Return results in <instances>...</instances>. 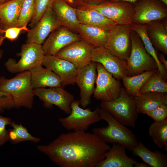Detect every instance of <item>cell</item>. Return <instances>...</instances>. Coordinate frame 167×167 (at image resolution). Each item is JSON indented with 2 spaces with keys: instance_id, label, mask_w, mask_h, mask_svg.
<instances>
[{
  "instance_id": "6da1fadb",
  "label": "cell",
  "mask_w": 167,
  "mask_h": 167,
  "mask_svg": "<svg viewBox=\"0 0 167 167\" xmlns=\"http://www.w3.org/2000/svg\"><path fill=\"white\" fill-rule=\"evenodd\" d=\"M110 147L92 132L77 131L62 133L37 149L60 167H95Z\"/></svg>"
},
{
  "instance_id": "7a4b0ae2",
  "label": "cell",
  "mask_w": 167,
  "mask_h": 167,
  "mask_svg": "<svg viewBox=\"0 0 167 167\" xmlns=\"http://www.w3.org/2000/svg\"><path fill=\"white\" fill-rule=\"evenodd\" d=\"M98 109L101 118L106 122L108 125L93 128L92 133L106 143L122 145L129 151L137 144L139 142L131 131L117 121L108 112L100 107Z\"/></svg>"
},
{
  "instance_id": "3957f363",
  "label": "cell",
  "mask_w": 167,
  "mask_h": 167,
  "mask_svg": "<svg viewBox=\"0 0 167 167\" xmlns=\"http://www.w3.org/2000/svg\"><path fill=\"white\" fill-rule=\"evenodd\" d=\"M0 91L11 96L14 108H32L35 96L31 85L29 71L19 73L10 79L3 76L0 77Z\"/></svg>"
},
{
  "instance_id": "277c9868",
  "label": "cell",
  "mask_w": 167,
  "mask_h": 167,
  "mask_svg": "<svg viewBox=\"0 0 167 167\" xmlns=\"http://www.w3.org/2000/svg\"><path fill=\"white\" fill-rule=\"evenodd\" d=\"M100 108L109 113L123 125L133 128L139 118L134 97L129 95L122 87L119 96L109 101L101 102Z\"/></svg>"
},
{
  "instance_id": "5b68a950",
  "label": "cell",
  "mask_w": 167,
  "mask_h": 167,
  "mask_svg": "<svg viewBox=\"0 0 167 167\" xmlns=\"http://www.w3.org/2000/svg\"><path fill=\"white\" fill-rule=\"evenodd\" d=\"M77 8L95 9L119 25L133 23L135 13L134 3L125 1H109L92 4L82 3Z\"/></svg>"
},
{
  "instance_id": "8992f818",
  "label": "cell",
  "mask_w": 167,
  "mask_h": 167,
  "mask_svg": "<svg viewBox=\"0 0 167 167\" xmlns=\"http://www.w3.org/2000/svg\"><path fill=\"white\" fill-rule=\"evenodd\" d=\"M131 50L127 61L128 76H132L144 71L158 69L153 58L147 52L137 33L132 30L131 32Z\"/></svg>"
},
{
  "instance_id": "52a82bcc",
  "label": "cell",
  "mask_w": 167,
  "mask_h": 167,
  "mask_svg": "<svg viewBox=\"0 0 167 167\" xmlns=\"http://www.w3.org/2000/svg\"><path fill=\"white\" fill-rule=\"evenodd\" d=\"M79 105V100L74 99L70 105L71 112L69 116L58 118L59 122L66 130L85 131L90 125L101 120L98 107L92 111L90 108H83Z\"/></svg>"
},
{
  "instance_id": "ba28073f",
  "label": "cell",
  "mask_w": 167,
  "mask_h": 167,
  "mask_svg": "<svg viewBox=\"0 0 167 167\" xmlns=\"http://www.w3.org/2000/svg\"><path fill=\"white\" fill-rule=\"evenodd\" d=\"M19 55L20 58L18 62L11 58L5 63L4 66L9 72L19 73L42 65L45 56L41 45L28 42L22 45Z\"/></svg>"
},
{
  "instance_id": "9c48e42d",
  "label": "cell",
  "mask_w": 167,
  "mask_h": 167,
  "mask_svg": "<svg viewBox=\"0 0 167 167\" xmlns=\"http://www.w3.org/2000/svg\"><path fill=\"white\" fill-rule=\"evenodd\" d=\"M130 25H117L109 31L105 47L120 59L127 61L131 50Z\"/></svg>"
},
{
  "instance_id": "30bf717a",
  "label": "cell",
  "mask_w": 167,
  "mask_h": 167,
  "mask_svg": "<svg viewBox=\"0 0 167 167\" xmlns=\"http://www.w3.org/2000/svg\"><path fill=\"white\" fill-rule=\"evenodd\" d=\"M97 77L93 97L101 101H109L119 96L122 87L120 83L100 63L96 62Z\"/></svg>"
},
{
  "instance_id": "8fae6325",
  "label": "cell",
  "mask_w": 167,
  "mask_h": 167,
  "mask_svg": "<svg viewBox=\"0 0 167 167\" xmlns=\"http://www.w3.org/2000/svg\"><path fill=\"white\" fill-rule=\"evenodd\" d=\"M133 23L147 24L166 19V5L158 0H138L134 3Z\"/></svg>"
},
{
  "instance_id": "7c38bea8",
  "label": "cell",
  "mask_w": 167,
  "mask_h": 167,
  "mask_svg": "<svg viewBox=\"0 0 167 167\" xmlns=\"http://www.w3.org/2000/svg\"><path fill=\"white\" fill-rule=\"evenodd\" d=\"M62 26L52 6L45 11L38 23L27 32L26 42L41 45L54 30Z\"/></svg>"
},
{
  "instance_id": "4fadbf2b",
  "label": "cell",
  "mask_w": 167,
  "mask_h": 167,
  "mask_svg": "<svg viewBox=\"0 0 167 167\" xmlns=\"http://www.w3.org/2000/svg\"><path fill=\"white\" fill-rule=\"evenodd\" d=\"M33 93L35 96L43 101L45 108H50L55 105L66 114H70V105L74 100V96L63 87L37 88L33 89Z\"/></svg>"
},
{
  "instance_id": "5bb4252c",
  "label": "cell",
  "mask_w": 167,
  "mask_h": 167,
  "mask_svg": "<svg viewBox=\"0 0 167 167\" xmlns=\"http://www.w3.org/2000/svg\"><path fill=\"white\" fill-rule=\"evenodd\" d=\"M91 61L101 64L116 79H121L128 75L127 61L114 55L105 47H94Z\"/></svg>"
},
{
  "instance_id": "9a60e30c",
  "label": "cell",
  "mask_w": 167,
  "mask_h": 167,
  "mask_svg": "<svg viewBox=\"0 0 167 167\" xmlns=\"http://www.w3.org/2000/svg\"><path fill=\"white\" fill-rule=\"evenodd\" d=\"M94 47L82 39L65 47L55 56L71 62L78 69L91 62L92 52Z\"/></svg>"
},
{
  "instance_id": "2e32d148",
  "label": "cell",
  "mask_w": 167,
  "mask_h": 167,
  "mask_svg": "<svg viewBox=\"0 0 167 167\" xmlns=\"http://www.w3.org/2000/svg\"><path fill=\"white\" fill-rule=\"evenodd\" d=\"M96 62L92 61L88 65L78 70L75 83L80 90V105L86 108L91 103V97L95 89L97 77Z\"/></svg>"
},
{
  "instance_id": "e0dca14e",
  "label": "cell",
  "mask_w": 167,
  "mask_h": 167,
  "mask_svg": "<svg viewBox=\"0 0 167 167\" xmlns=\"http://www.w3.org/2000/svg\"><path fill=\"white\" fill-rule=\"evenodd\" d=\"M82 40L79 34L62 26L53 31L42 45L45 55H55L62 49Z\"/></svg>"
},
{
  "instance_id": "ac0fdd59",
  "label": "cell",
  "mask_w": 167,
  "mask_h": 167,
  "mask_svg": "<svg viewBox=\"0 0 167 167\" xmlns=\"http://www.w3.org/2000/svg\"><path fill=\"white\" fill-rule=\"evenodd\" d=\"M42 66L54 72L59 78L62 87L75 83L78 69L72 63L55 55H45Z\"/></svg>"
},
{
  "instance_id": "d6986e66",
  "label": "cell",
  "mask_w": 167,
  "mask_h": 167,
  "mask_svg": "<svg viewBox=\"0 0 167 167\" xmlns=\"http://www.w3.org/2000/svg\"><path fill=\"white\" fill-rule=\"evenodd\" d=\"M126 149L122 145L113 143L105 153V158L95 167H133L137 161L129 157L126 152Z\"/></svg>"
},
{
  "instance_id": "ffe728a7",
  "label": "cell",
  "mask_w": 167,
  "mask_h": 167,
  "mask_svg": "<svg viewBox=\"0 0 167 167\" xmlns=\"http://www.w3.org/2000/svg\"><path fill=\"white\" fill-rule=\"evenodd\" d=\"M31 83L33 89L46 87H62L59 78L50 70L43 67L42 65L36 66L29 70Z\"/></svg>"
},
{
  "instance_id": "44dd1931",
  "label": "cell",
  "mask_w": 167,
  "mask_h": 167,
  "mask_svg": "<svg viewBox=\"0 0 167 167\" xmlns=\"http://www.w3.org/2000/svg\"><path fill=\"white\" fill-rule=\"evenodd\" d=\"M147 24V34L154 48L167 55L166 19L150 22Z\"/></svg>"
},
{
  "instance_id": "7402d4cb",
  "label": "cell",
  "mask_w": 167,
  "mask_h": 167,
  "mask_svg": "<svg viewBox=\"0 0 167 167\" xmlns=\"http://www.w3.org/2000/svg\"><path fill=\"white\" fill-rule=\"evenodd\" d=\"M80 24L96 27L109 31L117 24L96 10L91 8H77Z\"/></svg>"
},
{
  "instance_id": "603a6c76",
  "label": "cell",
  "mask_w": 167,
  "mask_h": 167,
  "mask_svg": "<svg viewBox=\"0 0 167 167\" xmlns=\"http://www.w3.org/2000/svg\"><path fill=\"white\" fill-rule=\"evenodd\" d=\"M52 7L62 26L77 32L80 23L77 16V8L70 6L62 0H54Z\"/></svg>"
},
{
  "instance_id": "cb8c5ba5",
  "label": "cell",
  "mask_w": 167,
  "mask_h": 167,
  "mask_svg": "<svg viewBox=\"0 0 167 167\" xmlns=\"http://www.w3.org/2000/svg\"><path fill=\"white\" fill-rule=\"evenodd\" d=\"M166 93L150 92L135 96L134 98L138 113L146 114L161 105L167 104Z\"/></svg>"
},
{
  "instance_id": "d4e9b609",
  "label": "cell",
  "mask_w": 167,
  "mask_h": 167,
  "mask_svg": "<svg viewBox=\"0 0 167 167\" xmlns=\"http://www.w3.org/2000/svg\"><path fill=\"white\" fill-rule=\"evenodd\" d=\"M130 151L135 156L141 158L150 167H167V154L161 151H152L148 149L141 142L132 148Z\"/></svg>"
},
{
  "instance_id": "484cf974",
  "label": "cell",
  "mask_w": 167,
  "mask_h": 167,
  "mask_svg": "<svg viewBox=\"0 0 167 167\" xmlns=\"http://www.w3.org/2000/svg\"><path fill=\"white\" fill-rule=\"evenodd\" d=\"M24 0H11L0 4V21L4 29L17 26Z\"/></svg>"
},
{
  "instance_id": "4316f807",
  "label": "cell",
  "mask_w": 167,
  "mask_h": 167,
  "mask_svg": "<svg viewBox=\"0 0 167 167\" xmlns=\"http://www.w3.org/2000/svg\"><path fill=\"white\" fill-rule=\"evenodd\" d=\"M109 31L94 26L79 24L77 33L82 40L95 47H105Z\"/></svg>"
},
{
  "instance_id": "83f0119b",
  "label": "cell",
  "mask_w": 167,
  "mask_h": 167,
  "mask_svg": "<svg viewBox=\"0 0 167 167\" xmlns=\"http://www.w3.org/2000/svg\"><path fill=\"white\" fill-rule=\"evenodd\" d=\"M131 29L139 36L147 52L153 58L157 66L158 70L161 73L163 79L167 80V70L159 61L158 53L153 46L148 36L147 32V24L132 23L130 25Z\"/></svg>"
},
{
  "instance_id": "f1b7e54d",
  "label": "cell",
  "mask_w": 167,
  "mask_h": 167,
  "mask_svg": "<svg viewBox=\"0 0 167 167\" xmlns=\"http://www.w3.org/2000/svg\"><path fill=\"white\" fill-rule=\"evenodd\" d=\"M144 71L141 74L132 76H125L121 80L127 93L130 96H135L146 81L157 70Z\"/></svg>"
},
{
  "instance_id": "f546056e",
  "label": "cell",
  "mask_w": 167,
  "mask_h": 167,
  "mask_svg": "<svg viewBox=\"0 0 167 167\" xmlns=\"http://www.w3.org/2000/svg\"><path fill=\"white\" fill-rule=\"evenodd\" d=\"M148 134L157 147L164 148L167 151V119L151 124L148 129Z\"/></svg>"
},
{
  "instance_id": "4dcf8cb0",
  "label": "cell",
  "mask_w": 167,
  "mask_h": 167,
  "mask_svg": "<svg viewBox=\"0 0 167 167\" xmlns=\"http://www.w3.org/2000/svg\"><path fill=\"white\" fill-rule=\"evenodd\" d=\"M10 125L12 128L8 130V139L11 143L16 144L25 141L36 143L40 141V138L32 135L21 124L16 123L12 121Z\"/></svg>"
},
{
  "instance_id": "1f68e13d",
  "label": "cell",
  "mask_w": 167,
  "mask_h": 167,
  "mask_svg": "<svg viewBox=\"0 0 167 167\" xmlns=\"http://www.w3.org/2000/svg\"><path fill=\"white\" fill-rule=\"evenodd\" d=\"M150 92H167V83L158 70L146 81L140 89L139 93Z\"/></svg>"
},
{
  "instance_id": "d6a6232c",
  "label": "cell",
  "mask_w": 167,
  "mask_h": 167,
  "mask_svg": "<svg viewBox=\"0 0 167 167\" xmlns=\"http://www.w3.org/2000/svg\"><path fill=\"white\" fill-rule=\"evenodd\" d=\"M35 11V0H24L17 27L27 25L30 22Z\"/></svg>"
},
{
  "instance_id": "836d02e7",
  "label": "cell",
  "mask_w": 167,
  "mask_h": 167,
  "mask_svg": "<svg viewBox=\"0 0 167 167\" xmlns=\"http://www.w3.org/2000/svg\"><path fill=\"white\" fill-rule=\"evenodd\" d=\"M54 0H35V11L29 26L32 28L39 21L49 8L52 7Z\"/></svg>"
},
{
  "instance_id": "e575fe53",
  "label": "cell",
  "mask_w": 167,
  "mask_h": 167,
  "mask_svg": "<svg viewBox=\"0 0 167 167\" xmlns=\"http://www.w3.org/2000/svg\"><path fill=\"white\" fill-rule=\"evenodd\" d=\"M146 114L151 118L154 122H159L167 119V104L161 105Z\"/></svg>"
},
{
  "instance_id": "d590c367",
  "label": "cell",
  "mask_w": 167,
  "mask_h": 167,
  "mask_svg": "<svg viewBox=\"0 0 167 167\" xmlns=\"http://www.w3.org/2000/svg\"><path fill=\"white\" fill-rule=\"evenodd\" d=\"M11 119L0 115V147L9 141L8 131L6 129L7 125L12 122Z\"/></svg>"
},
{
  "instance_id": "8d00e7d4",
  "label": "cell",
  "mask_w": 167,
  "mask_h": 167,
  "mask_svg": "<svg viewBox=\"0 0 167 167\" xmlns=\"http://www.w3.org/2000/svg\"><path fill=\"white\" fill-rule=\"evenodd\" d=\"M29 30L27 25L21 27L16 26L3 29V39L4 40L5 39H7L11 41H14L17 38L21 32L26 31L28 32Z\"/></svg>"
},
{
  "instance_id": "74e56055",
  "label": "cell",
  "mask_w": 167,
  "mask_h": 167,
  "mask_svg": "<svg viewBox=\"0 0 167 167\" xmlns=\"http://www.w3.org/2000/svg\"><path fill=\"white\" fill-rule=\"evenodd\" d=\"M0 107L3 109L14 108L13 100L10 95L0 91Z\"/></svg>"
},
{
  "instance_id": "f35d334b",
  "label": "cell",
  "mask_w": 167,
  "mask_h": 167,
  "mask_svg": "<svg viewBox=\"0 0 167 167\" xmlns=\"http://www.w3.org/2000/svg\"><path fill=\"white\" fill-rule=\"evenodd\" d=\"M4 29L3 26L1 22L0 21V59L2 58L4 53V51L1 47V45L4 41L3 37L4 33L2 32V30Z\"/></svg>"
},
{
  "instance_id": "ab89813d",
  "label": "cell",
  "mask_w": 167,
  "mask_h": 167,
  "mask_svg": "<svg viewBox=\"0 0 167 167\" xmlns=\"http://www.w3.org/2000/svg\"><path fill=\"white\" fill-rule=\"evenodd\" d=\"M70 6L77 8L82 3V0H62Z\"/></svg>"
},
{
  "instance_id": "60d3db41",
  "label": "cell",
  "mask_w": 167,
  "mask_h": 167,
  "mask_svg": "<svg viewBox=\"0 0 167 167\" xmlns=\"http://www.w3.org/2000/svg\"><path fill=\"white\" fill-rule=\"evenodd\" d=\"M158 57L160 62L162 64L165 68L167 70V61L166 59L164 54L163 53H158Z\"/></svg>"
},
{
  "instance_id": "b9f144b4",
  "label": "cell",
  "mask_w": 167,
  "mask_h": 167,
  "mask_svg": "<svg viewBox=\"0 0 167 167\" xmlns=\"http://www.w3.org/2000/svg\"><path fill=\"white\" fill-rule=\"evenodd\" d=\"M110 0H82L83 3L87 4H96L109 1Z\"/></svg>"
},
{
  "instance_id": "7bdbcfd3",
  "label": "cell",
  "mask_w": 167,
  "mask_h": 167,
  "mask_svg": "<svg viewBox=\"0 0 167 167\" xmlns=\"http://www.w3.org/2000/svg\"><path fill=\"white\" fill-rule=\"evenodd\" d=\"M134 167H150V166L145 162H137L134 166Z\"/></svg>"
},
{
  "instance_id": "ee69618b",
  "label": "cell",
  "mask_w": 167,
  "mask_h": 167,
  "mask_svg": "<svg viewBox=\"0 0 167 167\" xmlns=\"http://www.w3.org/2000/svg\"><path fill=\"white\" fill-rule=\"evenodd\" d=\"M138 0H110L109 1L112 2L117 1H125L134 3Z\"/></svg>"
},
{
  "instance_id": "f6af8a7d",
  "label": "cell",
  "mask_w": 167,
  "mask_h": 167,
  "mask_svg": "<svg viewBox=\"0 0 167 167\" xmlns=\"http://www.w3.org/2000/svg\"><path fill=\"white\" fill-rule=\"evenodd\" d=\"M11 0H0V4L3 3Z\"/></svg>"
},
{
  "instance_id": "bcb514c9",
  "label": "cell",
  "mask_w": 167,
  "mask_h": 167,
  "mask_svg": "<svg viewBox=\"0 0 167 167\" xmlns=\"http://www.w3.org/2000/svg\"><path fill=\"white\" fill-rule=\"evenodd\" d=\"M158 0L162 2L165 5H167V0Z\"/></svg>"
},
{
  "instance_id": "7dc6e473",
  "label": "cell",
  "mask_w": 167,
  "mask_h": 167,
  "mask_svg": "<svg viewBox=\"0 0 167 167\" xmlns=\"http://www.w3.org/2000/svg\"><path fill=\"white\" fill-rule=\"evenodd\" d=\"M3 109L1 107H0V111L1 112H2L3 110Z\"/></svg>"
}]
</instances>
